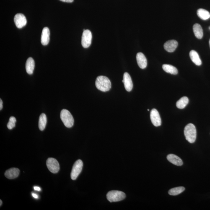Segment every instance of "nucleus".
<instances>
[{"label":"nucleus","mask_w":210,"mask_h":210,"mask_svg":"<svg viewBox=\"0 0 210 210\" xmlns=\"http://www.w3.org/2000/svg\"><path fill=\"white\" fill-rule=\"evenodd\" d=\"M163 69L164 71L169 74L176 75L178 73V70L177 68L172 65L164 64L162 66Z\"/></svg>","instance_id":"21"},{"label":"nucleus","mask_w":210,"mask_h":210,"mask_svg":"<svg viewBox=\"0 0 210 210\" xmlns=\"http://www.w3.org/2000/svg\"><path fill=\"white\" fill-rule=\"evenodd\" d=\"M50 31L48 28L45 27L43 29L41 37V43L44 46L48 45L50 41Z\"/></svg>","instance_id":"13"},{"label":"nucleus","mask_w":210,"mask_h":210,"mask_svg":"<svg viewBox=\"0 0 210 210\" xmlns=\"http://www.w3.org/2000/svg\"><path fill=\"white\" fill-rule=\"evenodd\" d=\"M190 56L191 59L197 66H200L202 64V61L199 55L195 50H191L190 53Z\"/></svg>","instance_id":"17"},{"label":"nucleus","mask_w":210,"mask_h":210,"mask_svg":"<svg viewBox=\"0 0 210 210\" xmlns=\"http://www.w3.org/2000/svg\"><path fill=\"white\" fill-rule=\"evenodd\" d=\"M197 14L200 19L206 20L210 19V13L209 11L203 9H198L197 11Z\"/></svg>","instance_id":"19"},{"label":"nucleus","mask_w":210,"mask_h":210,"mask_svg":"<svg viewBox=\"0 0 210 210\" xmlns=\"http://www.w3.org/2000/svg\"><path fill=\"white\" fill-rule=\"evenodd\" d=\"M136 59L140 68L144 69L147 66V60L143 53H138L137 55Z\"/></svg>","instance_id":"12"},{"label":"nucleus","mask_w":210,"mask_h":210,"mask_svg":"<svg viewBox=\"0 0 210 210\" xmlns=\"http://www.w3.org/2000/svg\"><path fill=\"white\" fill-rule=\"evenodd\" d=\"M150 118L153 125L155 127L160 126L162 124V121L160 115L155 109H153L150 113Z\"/></svg>","instance_id":"9"},{"label":"nucleus","mask_w":210,"mask_h":210,"mask_svg":"<svg viewBox=\"0 0 210 210\" xmlns=\"http://www.w3.org/2000/svg\"><path fill=\"white\" fill-rule=\"evenodd\" d=\"M1 201V204H0V206H1L2 204V201L1 200V201Z\"/></svg>","instance_id":"29"},{"label":"nucleus","mask_w":210,"mask_h":210,"mask_svg":"<svg viewBox=\"0 0 210 210\" xmlns=\"http://www.w3.org/2000/svg\"><path fill=\"white\" fill-rule=\"evenodd\" d=\"M46 165L49 170L53 174L57 173L60 170L59 164L54 158H49L46 161Z\"/></svg>","instance_id":"7"},{"label":"nucleus","mask_w":210,"mask_h":210,"mask_svg":"<svg viewBox=\"0 0 210 210\" xmlns=\"http://www.w3.org/2000/svg\"><path fill=\"white\" fill-rule=\"evenodd\" d=\"M168 160L174 165L179 166L183 165V162L180 158L174 154H169L167 156Z\"/></svg>","instance_id":"15"},{"label":"nucleus","mask_w":210,"mask_h":210,"mask_svg":"<svg viewBox=\"0 0 210 210\" xmlns=\"http://www.w3.org/2000/svg\"><path fill=\"white\" fill-rule=\"evenodd\" d=\"M189 102V99L186 97H184L180 98L177 101L176 103V106L177 108L180 109L185 108L188 105Z\"/></svg>","instance_id":"22"},{"label":"nucleus","mask_w":210,"mask_h":210,"mask_svg":"<svg viewBox=\"0 0 210 210\" xmlns=\"http://www.w3.org/2000/svg\"><path fill=\"white\" fill-rule=\"evenodd\" d=\"M60 1L63 2L68 3H73L74 1V0H60Z\"/></svg>","instance_id":"25"},{"label":"nucleus","mask_w":210,"mask_h":210,"mask_svg":"<svg viewBox=\"0 0 210 210\" xmlns=\"http://www.w3.org/2000/svg\"><path fill=\"white\" fill-rule=\"evenodd\" d=\"M209 30H210V26L209 27Z\"/></svg>","instance_id":"31"},{"label":"nucleus","mask_w":210,"mask_h":210,"mask_svg":"<svg viewBox=\"0 0 210 210\" xmlns=\"http://www.w3.org/2000/svg\"><path fill=\"white\" fill-rule=\"evenodd\" d=\"M47 123V118L45 114L42 113L40 116L39 121V128L40 131H43L45 129Z\"/></svg>","instance_id":"20"},{"label":"nucleus","mask_w":210,"mask_h":210,"mask_svg":"<svg viewBox=\"0 0 210 210\" xmlns=\"http://www.w3.org/2000/svg\"><path fill=\"white\" fill-rule=\"evenodd\" d=\"M32 196L33 197L35 198H36V199L38 198V195H37V194H36L32 193Z\"/></svg>","instance_id":"28"},{"label":"nucleus","mask_w":210,"mask_h":210,"mask_svg":"<svg viewBox=\"0 0 210 210\" xmlns=\"http://www.w3.org/2000/svg\"><path fill=\"white\" fill-rule=\"evenodd\" d=\"M14 21L16 27L19 29H22L25 26L27 23L26 18L23 14L18 13L14 16Z\"/></svg>","instance_id":"8"},{"label":"nucleus","mask_w":210,"mask_h":210,"mask_svg":"<svg viewBox=\"0 0 210 210\" xmlns=\"http://www.w3.org/2000/svg\"><path fill=\"white\" fill-rule=\"evenodd\" d=\"M193 31L195 37L198 39H201L203 36L202 29L200 24H195L193 26Z\"/></svg>","instance_id":"18"},{"label":"nucleus","mask_w":210,"mask_h":210,"mask_svg":"<svg viewBox=\"0 0 210 210\" xmlns=\"http://www.w3.org/2000/svg\"><path fill=\"white\" fill-rule=\"evenodd\" d=\"M34 188L35 190H36V191H40V187L38 186H35L34 187Z\"/></svg>","instance_id":"27"},{"label":"nucleus","mask_w":210,"mask_h":210,"mask_svg":"<svg viewBox=\"0 0 210 210\" xmlns=\"http://www.w3.org/2000/svg\"><path fill=\"white\" fill-rule=\"evenodd\" d=\"M61 118L65 126L67 128H71L74 123V118L70 112L66 109H63L61 113Z\"/></svg>","instance_id":"3"},{"label":"nucleus","mask_w":210,"mask_h":210,"mask_svg":"<svg viewBox=\"0 0 210 210\" xmlns=\"http://www.w3.org/2000/svg\"><path fill=\"white\" fill-rule=\"evenodd\" d=\"M19 172L20 171L19 169L12 168L6 171L5 173V175L8 179H15L19 175Z\"/></svg>","instance_id":"14"},{"label":"nucleus","mask_w":210,"mask_h":210,"mask_svg":"<svg viewBox=\"0 0 210 210\" xmlns=\"http://www.w3.org/2000/svg\"><path fill=\"white\" fill-rule=\"evenodd\" d=\"M95 85L99 90L103 92L110 90L111 87L110 81L108 78L105 76H99L97 78L95 81Z\"/></svg>","instance_id":"1"},{"label":"nucleus","mask_w":210,"mask_h":210,"mask_svg":"<svg viewBox=\"0 0 210 210\" xmlns=\"http://www.w3.org/2000/svg\"><path fill=\"white\" fill-rule=\"evenodd\" d=\"M17 120L15 117L11 116L10 118L9 121L7 124V127L9 130L12 129L15 127V123Z\"/></svg>","instance_id":"24"},{"label":"nucleus","mask_w":210,"mask_h":210,"mask_svg":"<svg viewBox=\"0 0 210 210\" xmlns=\"http://www.w3.org/2000/svg\"><path fill=\"white\" fill-rule=\"evenodd\" d=\"M185 188L184 187L180 186L174 188L169 190V194L172 196H175L182 193L185 191Z\"/></svg>","instance_id":"23"},{"label":"nucleus","mask_w":210,"mask_h":210,"mask_svg":"<svg viewBox=\"0 0 210 210\" xmlns=\"http://www.w3.org/2000/svg\"><path fill=\"white\" fill-rule=\"evenodd\" d=\"M35 67V62L34 59L31 57L28 58L26 63V70L28 74H33Z\"/></svg>","instance_id":"16"},{"label":"nucleus","mask_w":210,"mask_h":210,"mask_svg":"<svg viewBox=\"0 0 210 210\" xmlns=\"http://www.w3.org/2000/svg\"><path fill=\"white\" fill-rule=\"evenodd\" d=\"M122 82L126 90L128 92H131L133 89V83L131 76L128 73H125L124 74Z\"/></svg>","instance_id":"10"},{"label":"nucleus","mask_w":210,"mask_h":210,"mask_svg":"<svg viewBox=\"0 0 210 210\" xmlns=\"http://www.w3.org/2000/svg\"><path fill=\"white\" fill-rule=\"evenodd\" d=\"M3 107V101L2 100V99H0V110H2Z\"/></svg>","instance_id":"26"},{"label":"nucleus","mask_w":210,"mask_h":210,"mask_svg":"<svg viewBox=\"0 0 210 210\" xmlns=\"http://www.w3.org/2000/svg\"><path fill=\"white\" fill-rule=\"evenodd\" d=\"M92 34L90 31L84 29L81 40V44L83 47L87 48L90 46L92 43Z\"/></svg>","instance_id":"6"},{"label":"nucleus","mask_w":210,"mask_h":210,"mask_svg":"<svg viewBox=\"0 0 210 210\" xmlns=\"http://www.w3.org/2000/svg\"><path fill=\"white\" fill-rule=\"evenodd\" d=\"M177 46H178V42L175 40H168L164 45V48L166 51L170 53L175 51Z\"/></svg>","instance_id":"11"},{"label":"nucleus","mask_w":210,"mask_h":210,"mask_svg":"<svg viewBox=\"0 0 210 210\" xmlns=\"http://www.w3.org/2000/svg\"><path fill=\"white\" fill-rule=\"evenodd\" d=\"M209 45H210V40H209Z\"/></svg>","instance_id":"30"},{"label":"nucleus","mask_w":210,"mask_h":210,"mask_svg":"<svg viewBox=\"0 0 210 210\" xmlns=\"http://www.w3.org/2000/svg\"><path fill=\"white\" fill-rule=\"evenodd\" d=\"M83 163L80 159L76 161L73 166L71 174L72 180H76L82 170Z\"/></svg>","instance_id":"5"},{"label":"nucleus","mask_w":210,"mask_h":210,"mask_svg":"<svg viewBox=\"0 0 210 210\" xmlns=\"http://www.w3.org/2000/svg\"><path fill=\"white\" fill-rule=\"evenodd\" d=\"M126 197V195L123 192L119 191H110L107 193V198L110 202L122 201Z\"/></svg>","instance_id":"4"},{"label":"nucleus","mask_w":210,"mask_h":210,"mask_svg":"<svg viewBox=\"0 0 210 210\" xmlns=\"http://www.w3.org/2000/svg\"><path fill=\"white\" fill-rule=\"evenodd\" d=\"M184 134L186 139L190 143L195 142L197 138V131L194 125L189 123L185 127Z\"/></svg>","instance_id":"2"}]
</instances>
